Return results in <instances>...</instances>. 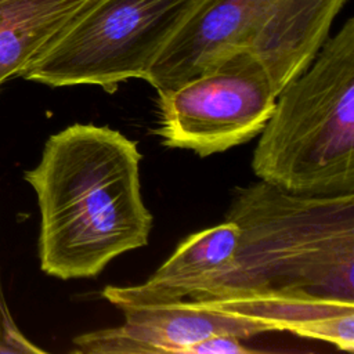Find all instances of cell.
<instances>
[{"label":"cell","instance_id":"11","mask_svg":"<svg viewBox=\"0 0 354 354\" xmlns=\"http://www.w3.org/2000/svg\"><path fill=\"white\" fill-rule=\"evenodd\" d=\"M253 353L252 348L242 344V339L228 335L212 336L195 344L189 354H246Z\"/></svg>","mask_w":354,"mask_h":354},{"label":"cell","instance_id":"5","mask_svg":"<svg viewBox=\"0 0 354 354\" xmlns=\"http://www.w3.org/2000/svg\"><path fill=\"white\" fill-rule=\"evenodd\" d=\"M346 0H201L144 80L173 88L227 57L250 53L277 94L311 64Z\"/></svg>","mask_w":354,"mask_h":354},{"label":"cell","instance_id":"4","mask_svg":"<svg viewBox=\"0 0 354 354\" xmlns=\"http://www.w3.org/2000/svg\"><path fill=\"white\" fill-rule=\"evenodd\" d=\"M124 321L77 335L79 354H189L217 335L290 332L354 351V303L281 293H238L120 308Z\"/></svg>","mask_w":354,"mask_h":354},{"label":"cell","instance_id":"1","mask_svg":"<svg viewBox=\"0 0 354 354\" xmlns=\"http://www.w3.org/2000/svg\"><path fill=\"white\" fill-rule=\"evenodd\" d=\"M137 142L119 130L73 123L51 134L24 178L40 210L41 270L95 278L118 256L148 243L153 217L140 183Z\"/></svg>","mask_w":354,"mask_h":354},{"label":"cell","instance_id":"7","mask_svg":"<svg viewBox=\"0 0 354 354\" xmlns=\"http://www.w3.org/2000/svg\"><path fill=\"white\" fill-rule=\"evenodd\" d=\"M277 91L263 65L235 53L198 76L158 91L155 134L169 148L205 158L259 136L272 113Z\"/></svg>","mask_w":354,"mask_h":354},{"label":"cell","instance_id":"10","mask_svg":"<svg viewBox=\"0 0 354 354\" xmlns=\"http://www.w3.org/2000/svg\"><path fill=\"white\" fill-rule=\"evenodd\" d=\"M0 353H46L32 343L14 322L0 282Z\"/></svg>","mask_w":354,"mask_h":354},{"label":"cell","instance_id":"2","mask_svg":"<svg viewBox=\"0 0 354 354\" xmlns=\"http://www.w3.org/2000/svg\"><path fill=\"white\" fill-rule=\"evenodd\" d=\"M230 268L198 299L281 293L354 301V192L299 195L263 180L238 187Z\"/></svg>","mask_w":354,"mask_h":354},{"label":"cell","instance_id":"6","mask_svg":"<svg viewBox=\"0 0 354 354\" xmlns=\"http://www.w3.org/2000/svg\"><path fill=\"white\" fill-rule=\"evenodd\" d=\"M201 0H95L26 68L21 77L50 87L144 79Z\"/></svg>","mask_w":354,"mask_h":354},{"label":"cell","instance_id":"8","mask_svg":"<svg viewBox=\"0 0 354 354\" xmlns=\"http://www.w3.org/2000/svg\"><path fill=\"white\" fill-rule=\"evenodd\" d=\"M238 236L239 228L230 220L196 231L184 238L145 282L106 285L102 297L119 310L202 297L232 264Z\"/></svg>","mask_w":354,"mask_h":354},{"label":"cell","instance_id":"3","mask_svg":"<svg viewBox=\"0 0 354 354\" xmlns=\"http://www.w3.org/2000/svg\"><path fill=\"white\" fill-rule=\"evenodd\" d=\"M252 170L299 195L354 192V18L277 95Z\"/></svg>","mask_w":354,"mask_h":354},{"label":"cell","instance_id":"9","mask_svg":"<svg viewBox=\"0 0 354 354\" xmlns=\"http://www.w3.org/2000/svg\"><path fill=\"white\" fill-rule=\"evenodd\" d=\"M95 0H0V90Z\"/></svg>","mask_w":354,"mask_h":354}]
</instances>
